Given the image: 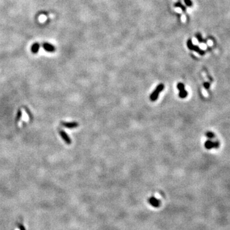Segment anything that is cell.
Returning <instances> with one entry per match:
<instances>
[{
	"instance_id": "1",
	"label": "cell",
	"mask_w": 230,
	"mask_h": 230,
	"mask_svg": "<svg viewBox=\"0 0 230 230\" xmlns=\"http://www.w3.org/2000/svg\"><path fill=\"white\" fill-rule=\"evenodd\" d=\"M164 89V85L163 84H159L150 95V100L153 102L155 101L158 99V97H159V94H160V92L162 91Z\"/></svg>"
},
{
	"instance_id": "2",
	"label": "cell",
	"mask_w": 230,
	"mask_h": 230,
	"mask_svg": "<svg viewBox=\"0 0 230 230\" xmlns=\"http://www.w3.org/2000/svg\"><path fill=\"white\" fill-rule=\"evenodd\" d=\"M59 135H61V137H62V139L63 140V141L67 144V145H70L72 143L71 140H70V137L68 136V135L67 134V133L63 130H59Z\"/></svg>"
},
{
	"instance_id": "3",
	"label": "cell",
	"mask_w": 230,
	"mask_h": 230,
	"mask_svg": "<svg viewBox=\"0 0 230 230\" xmlns=\"http://www.w3.org/2000/svg\"><path fill=\"white\" fill-rule=\"evenodd\" d=\"M219 146V142H212V141H210L208 140L206 141L205 143V146L206 149L210 150V149H212V148H217Z\"/></svg>"
},
{
	"instance_id": "4",
	"label": "cell",
	"mask_w": 230,
	"mask_h": 230,
	"mask_svg": "<svg viewBox=\"0 0 230 230\" xmlns=\"http://www.w3.org/2000/svg\"><path fill=\"white\" fill-rule=\"evenodd\" d=\"M42 47L44 49V50L47 52H49V53H53L55 51V48L54 47V45H53L52 44L49 43H43L42 45Z\"/></svg>"
},
{
	"instance_id": "5",
	"label": "cell",
	"mask_w": 230,
	"mask_h": 230,
	"mask_svg": "<svg viewBox=\"0 0 230 230\" xmlns=\"http://www.w3.org/2000/svg\"><path fill=\"white\" fill-rule=\"evenodd\" d=\"M62 125L68 129H74L79 126L78 122H62Z\"/></svg>"
},
{
	"instance_id": "6",
	"label": "cell",
	"mask_w": 230,
	"mask_h": 230,
	"mask_svg": "<svg viewBox=\"0 0 230 230\" xmlns=\"http://www.w3.org/2000/svg\"><path fill=\"white\" fill-rule=\"evenodd\" d=\"M149 203L154 207H159L160 206V201L155 197H151L148 200Z\"/></svg>"
},
{
	"instance_id": "7",
	"label": "cell",
	"mask_w": 230,
	"mask_h": 230,
	"mask_svg": "<svg viewBox=\"0 0 230 230\" xmlns=\"http://www.w3.org/2000/svg\"><path fill=\"white\" fill-rule=\"evenodd\" d=\"M39 48H40V44L38 43H35L32 45V52L34 54H36V53H38V50H39Z\"/></svg>"
},
{
	"instance_id": "8",
	"label": "cell",
	"mask_w": 230,
	"mask_h": 230,
	"mask_svg": "<svg viewBox=\"0 0 230 230\" xmlns=\"http://www.w3.org/2000/svg\"><path fill=\"white\" fill-rule=\"evenodd\" d=\"M187 95H188V94H187V91L186 89H183V90L180 91V92H179V97L181 99H185L187 96Z\"/></svg>"
},
{
	"instance_id": "9",
	"label": "cell",
	"mask_w": 230,
	"mask_h": 230,
	"mask_svg": "<svg viewBox=\"0 0 230 230\" xmlns=\"http://www.w3.org/2000/svg\"><path fill=\"white\" fill-rule=\"evenodd\" d=\"M177 88L179 89V91L183 90V89H185V85H184L183 83H179L177 84Z\"/></svg>"
},
{
	"instance_id": "10",
	"label": "cell",
	"mask_w": 230,
	"mask_h": 230,
	"mask_svg": "<svg viewBox=\"0 0 230 230\" xmlns=\"http://www.w3.org/2000/svg\"><path fill=\"white\" fill-rule=\"evenodd\" d=\"M21 116H22V112H21V110H19L18 113L17 114V116H16V121L17 122L21 120Z\"/></svg>"
},
{
	"instance_id": "11",
	"label": "cell",
	"mask_w": 230,
	"mask_h": 230,
	"mask_svg": "<svg viewBox=\"0 0 230 230\" xmlns=\"http://www.w3.org/2000/svg\"><path fill=\"white\" fill-rule=\"evenodd\" d=\"M206 135L208 137V138H211V139L214 137V134H213V133L212 132H207L206 133Z\"/></svg>"
},
{
	"instance_id": "12",
	"label": "cell",
	"mask_w": 230,
	"mask_h": 230,
	"mask_svg": "<svg viewBox=\"0 0 230 230\" xmlns=\"http://www.w3.org/2000/svg\"><path fill=\"white\" fill-rule=\"evenodd\" d=\"M210 84L209 83H204V87H205V88H206V89H208V88H210Z\"/></svg>"
}]
</instances>
